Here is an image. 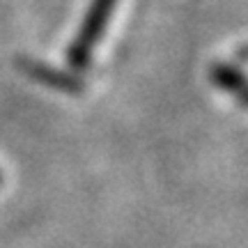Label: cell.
<instances>
[{
    "mask_svg": "<svg viewBox=\"0 0 248 248\" xmlns=\"http://www.w3.org/2000/svg\"><path fill=\"white\" fill-rule=\"evenodd\" d=\"M0 182H2V175H0Z\"/></svg>",
    "mask_w": 248,
    "mask_h": 248,
    "instance_id": "obj_1",
    "label": "cell"
}]
</instances>
